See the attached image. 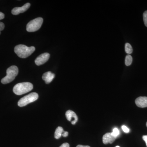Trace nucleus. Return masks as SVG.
Listing matches in <instances>:
<instances>
[{
    "label": "nucleus",
    "instance_id": "12",
    "mask_svg": "<svg viewBox=\"0 0 147 147\" xmlns=\"http://www.w3.org/2000/svg\"><path fill=\"white\" fill-rule=\"evenodd\" d=\"M63 128L61 127H58L56 129V131H55V139H59L62 136L63 133L64 132Z\"/></svg>",
    "mask_w": 147,
    "mask_h": 147
},
{
    "label": "nucleus",
    "instance_id": "20",
    "mask_svg": "<svg viewBox=\"0 0 147 147\" xmlns=\"http://www.w3.org/2000/svg\"><path fill=\"white\" fill-rule=\"evenodd\" d=\"M68 135V132L67 131H64L62 134L63 137H67Z\"/></svg>",
    "mask_w": 147,
    "mask_h": 147
},
{
    "label": "nucleus",
    "instance_id": "13",
    "mask_svg": "<svg viewBox=\"0 0 147 147\" xmlns=\"http://www.w3.org/2000/svg\"><path fill=\"white\" fill-rule=\"evenodd\" d=\"M125 53L128 55L131 54L133 52L132 46L129 43H127V42L125 43Z\"/></svg>",
    "mask_w": 147,
    "mask_h": 147
},
{
    "label": "nucleus",
    "instance_id": "10",
    "mask_svg": "<svg viewBox=\"0 0 147 147\" xmlns=\"http://www.w3.org/2000/svg\"><path fill=\"white\" fill-rule=\"evenodd\" d=\"M116 138L113 137L111 133H107L103 135L102 137V142L105 144H112L115 142Z\"/></svg>",
    "mask_w": 147,
    "mask_h": 147
},
{
    "label": "nucleus",
    "instance_id": "9",
    "mask_svg": "<svg viewBox=\"0 0 147 147\" xmlns=\"http://www.w3.org/2000/svg\"><path fill=\"white\" fill-rule=\"evenodd\" d=\"M136 105L139 108H144L147 107V97L140 96L135 100Z\"/></svg>",
    "mask_w": 147,
    "mask_h": 147
},
{
    "label": "nucleus",
    "instance_id": "2",
    "mask_svg": "<svg viewBox=\"0 0 147 147\" xmlns=\"http://www.w3.org/2000/svg\"><path fill=\"white\" fill-rule=\"evenodd\" d=\"M33 86L29 82H23L16 84L13 88V92L15 94L21 95L31 91Z\"/></svg>",
    "mask_w": 147,
    "mask_h": 147
},
{
    "label": "nucleus",
    "instance_id": "14",
    "mask_svg": "<svg viewBox=\"0 0 147 147\" xmlns=\"http://www.w3.org/2000/svg\"><path fill=\"white\" fill-rule=\"evenodd\" d=\"M132 62V57L131 55H126L125 59V64L126 66L131 65Z\"/></svg>",
    "mask_w": 147,
    "mask_h": 147
},
{
    "label": "nucleus",
    "instance_id": "22",
    "mask_svg": "<svg viewBox=\"0 0 147 147\" xmlns=\"http://www.w3.org/2000/svg\"><path fill=\"white\" fill-rule=\"evenodd\" d=\"M5 17V15L2 12H0V20L3 19Z\"/></svg>",
    "mask_w": 147,
    "mask_h": 147
},
{
    "label": "nucleus",
    "instance_id": "24",
    "mask_svg": "<svg viewBox=\"0 0 147 147\" xmlns=\"http://www.w3.org/2000/svg\"><path fill=\"white\" fill-rule=\"evenodd\" d=\"M115 147H120L119 146H116Z\"/></svg>",
    "mask_w": 147,
    "mask_h": 147
},
{
    "label": "nucleus",
    "instance_id": "21",
    "mask_svg": "<svg viewBox=\"0 0 147 147\" xmlns=\"http://www.w3.org/2000/svg\"><path fill=\"white\" fill-rule=\"evenodd\" d=\"M143 139L146 142L147 146V135H144L143 136Z\"/></svg>",
    "mask_w": 147,
    "mask_h": 147
},
{
    "label": "nucleus",
    "instance_id": "15",
    "mask_svg": "<svg viewBox=\"0 0 147 147\" xmlns=\"http://www.w3.org/2000/svg\"><path fill=\"white\" fill-rule=\"evenodd\" d=\"M111 134H112L113 137L117 138V137L119 134V129L117 128H115L113 129V132L111 133Z\"/></svg>",
    "mask_w": 147,
    "mask_h": 147
},
{
    "label": "nucleus",
    "instance_id": "7",
    "mask_svg": "<svg viewBox=\"0 0 147 147\" xmlns=\"http://www.w3.org/2000/svg\"><path fill=\"white\" fill-rule=\"evenodd\" d=\"M30 7V4L28 3L25 4L24 6L21 7H16L13 8L11 10V13L13 15H18L20 13H24Z\"/></svg>",
    "mask_w": 147,
    "mask_h": 147
},
{
    "label": "nucleus",
    "instance_id": "23",
    "mask_svg": "<svg viewBox=\"0 0 147 147\" xmlns=\"http://www.w3.org/2000/svg\"><path fill=\"white\" fill-rule=\"evenodd\" d=\"M76 147H90L88 146H83V145H78Z\"/></svg>",
    "mask_w": 147,
    "mask_h": 147
},
{
    "label": "nucleus",
    "instance_id": "18",
    "mask_svg": "<svg viewBox=\"0 0 147 147\" xmlns=\"http://www.w3.org/2000/svg\"><path fill=\"white\" fill-rule=\"evenodd\" d=\"M5 28V25L2 22H0V34H1V31H2Z\"/></svg>",
    "mask_w": 147,
    "mask_h": 147
},
{
    "label": "nucleus",
    "instance_id": "5",
    "mask_svg": "<svg viewBox=\"0 0 147 147\" xmlns=\"http://www.w3.org/2000/svg\"><path fill=\"white\" fill-rule=\"evenodd\" d=\"M38 98V95L37 93H31L20 99L18 101V105L19 107H24L31 102L36 101Z\"/></svg>",
    "mask_w": 147,
    "mask_h": 147
},
{
    "label": "nucleus",
    "instance_id": "3",
    "mask_svg": "<svg viewBox=\"0 0 147 147\" xmlns=\"http://www.w3.org/2000/svg\"><path fill=\"white\" fill-rule=\"evenodd\" d=\"M7 75L2 79L1 82L3 84H9L13 81L18 75V69L17 66L12 65L9 67L6 71Z\"/></svg>",
    "mask_w": 147,
    "mask_h": 147
},
{
    "label": "nucleus",
    "instance_id": "25",
    "mask_svg": "<svg viewBox=\"0 0 147 147\" xmlns=\"http://www.w3.org/2000/svg\"><path fill=\"white\" fill-rule=\"evenodd\" d=\"M146 126H147V122L146 123Z\"/></svg>",
    "mask_w": 147,
    "mask_h": 147
},
{
    "label": "nucleus",
    "instance_id": "17",
    "mask_svg": "<svg viewBox=\"0 0 147 147\" xmlns=\"http://www.w3.org/2000/svg\"><path fill=\"white\" fill-rule=\"evenodd\" d=\"M122 129L123 130L125 133H128L129 131V129L128 127H127L125 125H123L122 126Z\"/></svg>",
    "mask_w": 147,
    "mask_h": 147
},
{
    "label": "nucleus",
    "instance_id": "16",
    "mask_svg": "<svg viewBox=\"0 0 147 147\" xmlns=\"http://www.w3.org/2000/svg\"><path fill=\"white\" fill-rule=\"evenodd\" d=\"M143 20L145 26L147 27V10L143 13Z\"/></svg>",
    "mask_w": 147,
    "mask_h": 147
},
{
    "label": "nucleus",
    "instance_id": "4",
    "mask_svg": "<svg viewBox=\"0 0 147 147\" xmlns=\"http://www.w3.org/2000/svg\"><path fill=\"white\" fill-rule=\"evenodd\" d=\"M43 21L42 18L38 17L30 21L27 25V31L34 32L38 30L42 26Z\"/></svg>",
    "mask_w": 147,
    "mask_h": 147
},
{
    "label": "nucleus",
    "instance_id": "6",
    "mask_svg": "<svg viewBox=\"0 0 147 147\" xmlns=\"http://www.w3.org/2000/svg\"><path fill=\"white\" fill-rule=\"evenodd\" d=\"M50 55L48 53H44L39 55L35 60L37 65H40L45 63L50 58Z\"/></svg>",
    "mask_w": 147,
    "mask_h": 147
},
{
    "label": "nucleus",
    "instance_id": "8",
    "mask_svg": "<svg viewBox=\"0 0 147 147\" xmlns=\"http://www.w3.org/2000/svg\"><path fill=\"white\" fill-rule=\"evenodd\" d=\"M65 116L67 120L71 121L72 125H75L78 121V117L76 113L71 110H67L66 112Z\"/></svg>",
    "mask_w": 147,
    "mask_h": 147
},
{
    "label": "nucleus",
    "instance_id": "1",
    "mask_svg": "<svg viewBox=\"0 0 147 147\" xmlns=\"http://www.w3.org/2000/svg\"><path fill=\"white\" fill-rule=\"evenodd\" d=\"M35 50V48L34 46L28 47L24 45H17L14 48V52L21 58L28 57L34 52Z\"/></svg>",
    "mask_w": 147,
    "mask_h": 147
},
{
    "label": "nucleus",
    "instance_id": "19",
    "mask_svg": "<svg viewBox=\"0 0 147 147\" xmlns=\"http://www.w3.org/2000/svg\"><path fill=\"white\" fill-rule=\"evenodd\" d=\"M59 147H69V145L67 143H64Z\"/></svg>",
    "mask_w": 147,
    "mask_h": 147
},
{
    "label": "nucleus",
    "instance_id": "11",
    "mask_svg": "<svg viewBox=\"0 0 147 147\" xmlns=\"http://www.w3.org/2000/svg\"><path fill=\"white\" fill-rule=\"evenodd\" d=\"M55 77V74L49 71L45 72L42 76V79L46 84H49L53 81Z\"/></svg>",
    "mask_w": 147,
    "mask_h": 147
}]
</instances>
